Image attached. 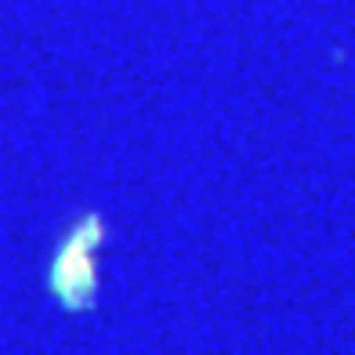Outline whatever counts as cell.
<instances>
[{"label": "cell", "instance_id": "6da1fadb", "mask_svg": "<svg viewBox=\"0 0 355 355\" xmlns=\"http://www.w3.org/2000/svg\"><path fill=\"white\" fill-rule=\"evenodd\" d=\"M94 243H102V229L98 221H87V229L80 239H73V247L66 250L62 257L58 272L66 276V286H62V294H66V304H87V297L94 294V265H91V250Z\"/></svg>", "mask_w": 355, "mask_h": 355}]
</instances>
